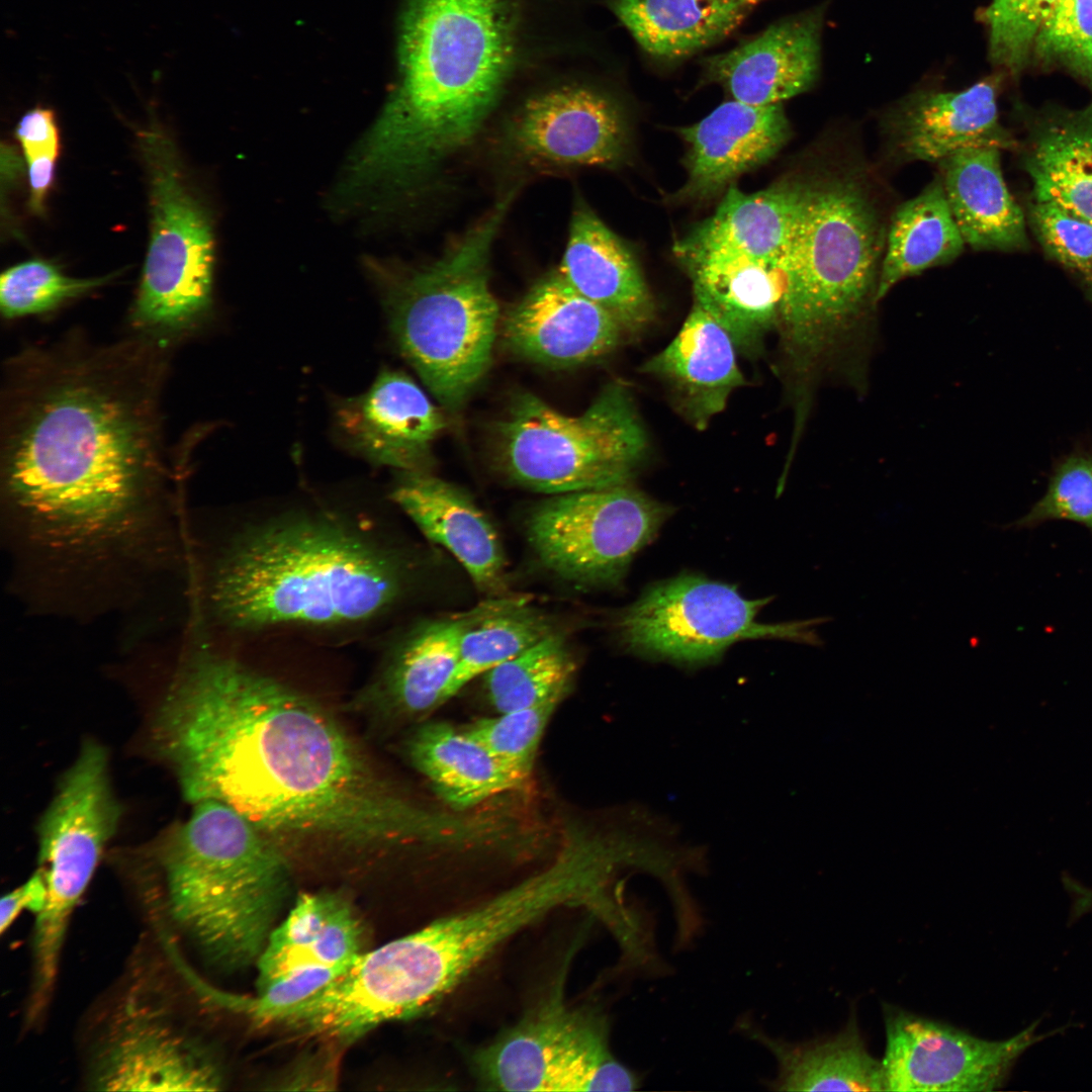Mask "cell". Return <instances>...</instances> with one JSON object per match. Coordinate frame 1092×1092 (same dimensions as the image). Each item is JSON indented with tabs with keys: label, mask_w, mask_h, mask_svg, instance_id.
<instances>
[{
	"label": "cell",
	"mask_w": 1092,
	"mask_h": 1092,
	"mask_svg": "<svg viewBox=\"0 0 1092 1092\" xmlns=\"http://www.w3.org/2000/svg\"><path fill=\"white\" fill-rule=\"evenodd\" d=\"M152 739L186 801L221 802L267 836L381 848L452 833L451 818L398 793L316 701L231 658L186 665Z\"/></svg>",
	"instance_id": "1"
},
{
	"label": "cell",
	"mask_w": 1092,
	"mask_h": 1092,
	"mask_svg": "<svg viewBox=\"0 0 1092 1092\" xmlns=\"http://www.w3.org/2000/svg\"><path fill=\"white\" fill-rule=\"evenodd\" d=\"M169 347L142 334L107 345L72 334L5 364L3 494L43 539L75 549L124 537L157 496Z\"/></svg>",
	"instance_id": "2"
},
{
	"label": "cell",
	"mask_w": 1092,
	"mask_h": 1092,
	"mask_svg": "<svg viewBox=\"0 0 1092 1092\" xmlns=\"http://www.w3.org/2000/svg\"><path fill=\"white\" fill-rule=\"evenodd\" d=\"M511 0H408L399 81L353 155L355 189H404L465 148L493 109L515 59Z\"/></svg>",
	"instance_id": "3"
},
{
	"label": "cell",
	"mask_w": 1092,
	"mask_h": 1092,
	"mask_svg": "<svg viewBox=\"0 0 1092 1092\" xmlns=\"http://www.w3.org/2000/svg\"><path fill=\"white\" fill-rule=\"evenodd\" d=\"M887 231L857 169L810 178L802 217L781 261L777 327L797 408H810L825 377L863 388Z\"/></svg>",
	"instance_id": "4"
},
{
	"label": "cell",
	"mask_w": 1092,
	"mask_h": 1092,
	"mask_svg": "<svg viewBox=\"0 0 1092 1092\" xmlns=\"http://www.w3.org/2000/svg\"><path fill=\"white\" fill-rule=\"evenodd\" d=\"M410 558L343 516L282 515L233 540L214 570L210 602L237 631L362 625L412 590Z\"/></svg>",
	"instance_id": "5"
},
{
	"label": "cell",
	"mask_w": 1092,
	"mask_h": 1092,
	"mask_svg": "<svg viewBox=\"0 0 1092 1092\" xmlns=\"http://www.w3.org/2000/svg\"><path fill=\"white\" fill-rule=\"evenodd\" d=\"M158 870L150 909L160 933L222 968L258 960L289 883L266 834L228 805L201 801L164 842Z\"/></svg>",
	"instance_id": "6"
},
{
	"label": "cell",
	"mask_w": 1092,
	"mask_h": 1092,
	"mask_svg": "<svg viewBox=\"0 0 1092 1092\" xmlns=\"http://www.w3.org/2000/svg\"><path fill=\"white\" fill-rule=\"evenodd\" d=\"M512 197L499 200L390 299V325L402 355L449 410L464 402L490 365L499 313L489 286V259Z\"/></svg>",
	"instance_id": "7"
},
{
	"label": "cell",
	"mask_w": 1092,
	"mask_h": 1092,
	"mask_svg": "<svg viewBox=\"0 0 1092 1092\" xmlns=\"http://www.w3.org/2000/svg\"><path fill=\"white\" fill-rule=\"evenodd\" d=\"M648 447L633 397L621 383L609 384L574 417L521 394L497 427L504 474L551 495L631 483Z\"/></svg>",
	"instance_id": "8"
},
{
	"label": "cell",
	"mask_w": 1092,
	"mask_h": 1092,
	"mask_svg": "<svg viewBox=\"0 0 1092 1092\" xmlns=\"http://www.w3.org/2000/svg\"><path fill=\"white\" fill-rule=\"evenodd\" d=\"M162 971L138 966L96 1016L86 1083L103 1091H216L215 1052L187 1022L182 991ZM186 1001V1000H185Z\"/></svg>",
	"instance_id": "9"
},
{
	"label": "cell",
	"mask_w": 1092,
	"mask_h": 1092,
	"mask_svg": "<svg viewBox=\"0 0 1092 1092\" xmlns=\"http://www.w3.org/2000/svg\"><path fill=\"white\" fill-rule=\"evenodd\" d=\"M139 142L148 175L151 234L130 324L138 334L171 344L194 332L209 309L213 237L170 135L151 122Z\"/></svg>",
	"instance_id": "10"
},
{
	"label": "cell",
	"mask_w": 1092,
	"mask_h": 1092,
	"mask_svg": "<svg viewBox=\"0 0 1092 1092\" xmlns=\"http://www.w3.org/2000/svg\"><path fill=\"white\" fill-rule=\"evenodd\" d=\"M121 811L110 784L105 748L85 741L37 829L38 868L48 888L31 937V981L39 989L57 983L70 919L116 831Z\"/></svg>",
	"instance_id": "11"
},
{
	"label": "cell",
	"mask_w": 1092,
	"mask_h": 1092,
	"mask_svg": "<svg viewBox=\"0 0 1092 1092\" xmlns=\"http://www.w3.org/2000/svg\"><path fill=\"white\" fill-rule=\"evenodd\" d=\"M555 983L512 1027L474 1056L480 1084L498 1091H633L641 1076L610 1046L608 1018L599 1008L574 1006Z\"/></svg>",
	"instance_id": "12"
},
{
	"label": "cell",
	"mask_w": 1092,
	"mask_h": 1092,
	"mask_svg": "<svg viewBox=\"0 0 1092 1092\" xmlns=\"http://www.w3.org/2000/svg\"><path fill=\"white\" fill-rule=\"evenodd\" d=\"M670 507L631 483L554 494L526 519L539 563L573 586L620 584L631 561L670 516Z\"/></svg>",
	"instance_id": "13"
},
{
	"label": "cell",
	"mask_w": 1092,
	"mask_h": 1092,
	"mask_svg": "<svg viewBox=\"0 0 1092 1092\" xmlns=\"http://www.w3.org/2000/svg\"><path fill=\"white\" fill-rule=\"evenodd\" d=\"M767 603L748 600L728 583L681 574L645 590L617 616L615 628L630 651L686 663L711 661L744 639L823 644L810 627L832 618L761 624L756 616Z\"/></svg>",
	"instance_id": "14"
},
{
	"label": "cell",
	"mask_w": 1092,
	"mask_h": 1092,
	"mask_svg": "<svg viewBox=\"0 0 1092 1092\" xmlns=\"http://www.w3.org/2000/svg\"><path fill=\"white\" fill-rule=\"evenodd\" d=\"M886 1091H993L1017 1059L1042 1038L1033 1023L1001 1040L883 1004Z\"/></svg>",
	"instance_id": "15"
},
{
	"label": "cell",
	"mask_w": 1092,
	"mask_h": 1092,
	"mask_svg": "<svg viewBox=\"0 0 1092 1092\" xmlns=\"http://www.w3.org/2000/svg\"><path fill=\"white\" fill-rule=\"evenodd\" d=\"M510 148L532 164L613 167L629 153L622 106L595 85L570 82L526 99L507 129Z\"/></svg>",
	"instance_id": "16"
},
{
	"label": "cell",
	"mask_w": 1092,
	"mask_h": 1092,
	"mask_svg": "<svg viewBox=\"0 0 1092 1092\" xmlns=\"http://www.w3.org/2000/svg\"><path fill=\"white\" fill-rule=\"evenodd\" d=\"M826 7L784 17L733 49L701 60V85L717 84L730 99L766 106L802 94L820 73Z\"/></svg>",
	"instance_id": "17"
},
{
	"label": "cell",
	"mask_w": 1092,
	"mask_h": 1092,
	"mask_svg": "<svg viewBox=\"0 0 1092 1092\" xmlns=\"http://www.w3.org/2000/svg\"><path fill=\"white\" fill-rule=\"evenodd\" d=\"M1000 82L996 75L964 90L921 89L899 100L884 121L894 154L904 161L939 163L970 148H1018L999 121Z\"/></svg>",
	"instance_id": "18"
},
{
	"label": "cell",
	"mask_w": 1092,
	"mask_h": 1092,
	"mask_svg": "<svg viewBox=\"0 0 1092 1092\" xmlns=\"http://www.w3.org/2000/svg\"><path fill=\"white\" fill-rule=\"evenodd\" d=\"M677 132L686 146L687 179L671 200L701 202L771 160L789 141L791 126L783 103L757 106L729 99Z\"/></svg>",
	"instance_id": "19"
},
{
	"label": "cell",
	"mask_w": 1092,
	"mask_h": 1092,
	"mask_svg": "<svg viewBox=\"0 0 1092 1092\" xmlns=\"http://www.w3.org/2000/svg\"><path fill=\"white\" fill-rule=\"evenodd\" d=\"M503 331L515 353L553 366L595 360L626 337L609 311L578 293L559 272L533 285L508 312Z\"/></svg>",
	"instance_id": "20"
},
{
	"label": "cell",
	"mask_w": 1092,
	"mask_h": 1092,
	"mask_svg": "<svg viewBox=\"0 0 1092 1092\" xmlns=\"http://www.w3.org/2000/svg\"><path fill=\"white\" fill-rule=\"evenodd\" d=\"M336 416L357 452L399 471H429L431 445L445 426L423 389L392 370L382 371L363 394L341 401Z\"/></svg>",
	"instance_id": "21"
},
{
	"label": "cell",
	"mask_w": 1092,
	"mask_h": 1092,
	"mask_svg": "<svg viewBox=\"0 0 1092 1092\" xmlns=\"http://www.w3.org/2000/svg\"><path fill=\"white\" fill-rule=\"evenodd\" d=\"M389 497L429 541L459 561L479 592L489 598L505 596L503 543L490 519L466 491L430 471H399Z\"/></svg>",
	"instance_id": "22"
},
{
	"label": "cell",
	"mask_w": 1092,
	"mask_h": 1092,
	"mask_svg": "<svg viewBox=\"0 0 1092 1092\" xmlns=\"http://www.w3.org/2000/svg\"><path fill=\"white\" fill-rule=\"evenodd\" d=\"M810 178H784L753 193L732 184L715 212L675 243V257L727 254L781 264L802 217Z\"/></svg>",
	"instance_id": "23"
},
{
	"label": "cell",
	"mask_w": 1092,
	"mask_h": 1092,
	"mask_svg": "<svg viewBox=\"0 0 1092 1092\" xmlns=\"http://www.w3.org/2000/svg\"><path fill=\"white\" fill-rule=\"evenodd\" d=\"M464 613L416 624L357 699L378 719L426 714L456 694Z\"/></svg>",
	"instance_id": "24"
},
{
	"label": "cell",
	"mask_w": 1092,
	"mask_h": 1092,
	"mask_svg": "<svg viewBox=\"0 0 1092 1092\" xmlns=\"http://www.w3.org/2000/svg\"><path fill=\"white\" fill-rule=\"evenodd\" d=\"M736 351L729 333L694 302L676 336L640 370L662 381L680 416L705 430L745 382Z\"/></svg>",
	"instance_id": "25"
},
{
	"label": "cell",
	"mask_w": 1092,
	"mask_h": 1092,
	"mask_svg": "<svg viewBox=\"0 0 1092 1092\" xmlns=\"http://www.w3.org/2000/svg\"><path fill=\"white\" fill-rule=\"evenodd\" d=\"M559 274L581 295L601 305L626 337L642 332L655 303L628 246L589 208H575Z\"/></svg>",
	"instance_id": "26"
},
{
	"label": "cell",
	"mask_w": 1092,
	"mask_h": 1092,
	"mask_svg": "<svg viewBox=\"0 0 1092 1092\" xmlns=\"http://www.w3.org/2000/svg\"><path fill=\"white\" fill-rule=\"evenodd\" d=\"M692 281L694 302L729 333L737 351L757 355L777 330L784 289L780 263L705 254L678 260Z\"/></svg>",
	"instance_id": "27"
},
{
	"label": "cell",
	"mask_w": 1092,
	"mask_h": 1092,
	"mask_svg": "<svg viewBox=\"0 0 1092 1092\" xmlns=\"http://www.w3.org/2000/svg\"><path fill=\"white\" fill-rule=\"evenodd\" d=\"M736 1027L776 1060L771 1090L886 1091L882 1060L869 1052L854 1010L837 1033L801 1042L775 1037L746 1016Z\"/></svg>",
	"instance_id": "28"
},
{
	"label": "cell",
	"mask_w": 1092,
	"mask_h": 1092,
	"mask_svg": "<svg viewBox=\"0 0 1092 1092\" xmlns=\"http://www.w3.org/2000/svg\"><path fill=\"white\" fill-rule=\"evenodd\" d=\"M1018 147L1033 200L1056 203L1092 221V101L1079 109L1037 111L1027 119Z\"/></svg>",
	"instance_id": "29"
},
{
	"label": "cell",
	"mask_w": 1092,
	"mask_h": 1092,
	"mask_svg": "<svg viewBox=\"0 0 1092 1092\" xmlns=\"http://www.w3.org/2000/svg\"><path fill=\"white\" fill-rule=\"evenodd\" d=\"M363 945V923L348 899L334 892L303 893L257 960L258 989L297 971L348 964Z\"/></svg>",
	"instance_id": "30"
},
{
	"label": "cell",
	"mask_w": 1092,
	"mask_h": 1092,
	"mask_svg": "<svg viewBox=\"0 0 1092 1092\" xmlns=\"http://www.w3.org/2000/svg\"><path fill=\"white\" fill-rule=\"evenodd\" d=\"M1000 154L994 147L970 148L938 163L954 221L975 250L1010 252L1028 245L1025 217L1005 183Z\"/></svg>",
	"instance_id": "31"
},
{
	"label": "cell",
	"mask_w": 1092,
	"mask_h": 1092,
	"mask_svg": "<svg viewBox=\"0 0 1092 1092\" xmlns=\"http://www.w3.org/2000/svg\"><path fill=\"white\" fill-rule=\"evenodd\" d=\"M766 0H608L650 59L685 61L734 32Z\"/></svg>",
	"instance_id": "32"
},
{
	"label": "cell",
	"mask_w": 1092,
	"mask_h": 1092,
	"mask_svg": "<svg viewBox=\"0 0 1092 1092\" xmlns=\"http://www.w3.org/2000/svg\"><path fill=\"white\" fill-rule=\"evenodd\" d=\"M406 752L436 792L458 808L518 789L526 781L466 730L458 731L445 723L420 727L410 738Z\"/></svg>",
	"instance_id": "33"
},
{
	"label": "cell",
	"mask_w": 1092,
	"mask_h": 1092,
	"mask_svg": "<svg viewBox=\"0 0 1092 1092\" xmlns=\"http://www.w3.org/2000/svg\"><path fill=\"white\" fill-rule=\"evenodd\" d=\"M965 245L938 175L917 196L899 205L890 218L878 301L901 280L950 263Z\"/></svg>",
	"instance_id": "34"
},
{
	"label": "cell",
	"mask_w": 1092,
	"mask_h": 1092,
	"mask_svg": "<svg viewBox=\"0 0 1092 1092\" xmlns=\"http://www.w3.org/2000/svg\"><path fill=\"white\" fill-rule=\"evenodd\" d=\"M558 630L524 598H489L464 612L456 693L474 677L512 659Z\"/></svg>",
	"instance_id": "35"
},
{
	"label": "cell",
	"mask_w": 1092,
	"mask_h": 1092,
	"mask_svg": "<svg viewBox=\"0 0 1092 1092\" xmlns=\"http://www.w3.org/2000/svg\"><path fill=\"white\" fill-rule=\"evenodd\" d=\"M575 668L571 646L565 634L556 630L518 656L485 672L486 696L499 714L561 699Z\"/></svg>",
	"instance_id": "36"
},
{
	"label": "cell",
	"mask_w": 1092,
	"mask_h": 1092,
	"mask_svg": "<svg viewBox=\"0 0 1092 1092\" xmlns=\"http://www.w3.org/2000/svg\"><path fill=\"white\" fill-rule=\"evenodd\" d=\"M111 278H75L49 261H24L1 274L0 310L7 320L49 312L103 286Z\"/></svg>",
	"instance_id": "37"
},
{
	"label": "cell",
	"mask_w": 1092,
	"mask_h": 1092,
	"mask_svg": "<svg viewBox=\"0 0 1092 1092\" xmlns=\"http://www.w3.org/2000/svg\"><path fill=\"white\" fill-rule=\"evenodd\" d=\"M1031 60L1061 68L1092 89V0H1057L1036 34Z\"/></svg>",
	"instance_id": "38"
},
{
	"label": "cell",
	"mask_w": 1092,
	"mask_h": 1092,
	"mask_svg": "<svg viewBox=\"0 0 1092 1092\" xmlns=\"http://www.w3.org/2000/svg\"><path fill=\"white\" fill-rule=\"evenodd\" d=\"M350 963L288 974L259 988L256 996H242L217 989L198 974L193 976L192 981L198 993L212 1007L242 1014L257 1022L277 1023L288 1009L324 988Z\"/></svg>",
	"instance_id": "39"
},
{
	"label": "cell",
	"mask_w": 1092,
	"mask_h": 1092,
	"mask_svg": "<svg viewBox=\"0 0 1092 1092\" xmlns=\"http://www.w3.org/2000/svg\"><path fill=\"white\" fill-rule=\"evenodd\" d=\"M1057 0H991L981 19L988 34L991 63L1012 76L1031 61L1040 25Z\"/></svg>",
	"instance_id": "40"
},
{
	"label": "cell",
	"mask_w": 1092,
	"mask_h": 1092,
	"mask_svg": "<svg viewBox=\"0 0 1092 1092\" xmlns=\"http://www.w3.org/2000/svg\"><path fill=\"white\" fill-rule=\"evenodd\" d=\"M561 699L482 719L466 731L502 763L527 780L544 729Z\"/></svg>",
	"instance_id": "41"
},
{
	"label": "cell",
	"mask_w": 1092,
	"mask_h": 1092,
	"mask_svg": "<svg viewBox=\"0 0 1092 1092\" xmlns=\"http://www.w3.org/2000/svg\"><path fill=\"white\" fill-rule=\"evenodd\" d=\"M1028 222L1045 253L1063 266L1089 278L1092 275V221L1062 206L1035 201Z\"/></svg>",
	"instance_id": "42"
},
{
	"label": "cell",
	"mask_w": 1092,
	"mask_h": 1092,
	"mask_svg": "<svg viewBox=\"0 0 1092 1092\" xmlns=\"http://www.w3.org/2000/svg\"><path fill=\"white\" fill-rule=\"evenodd\" d=\"M1048 519H1066L1092 529V460L1074 456L1054 474L1045 495L1019 525H1031Z\"/></svg>",
	"instance_id": "43"
},
{
	"label": "cell",
	"mask_w": 1092,
	"mask_h": 1092,
	"mask_svg": "<svg viewBox=\"0 0 1092 1092\" xmlns=\"http://www.w3.org/2000/svg\"><path fill=\"white\" fill-rule=\"evenodd\" d=\"M15 134L24 159L40 155L59 156V130L51 108L35 106L25 112L16 125Z\"/></svg>",
	"instance_id": "44"
},
{
	"label": "cell",
	"mask_w": 1092,
	"mask_h": 1092,
	"mask_svg": "<svg viewBox=\"0 0 1092 1092\" xmlns=\"http://www.w3.org/2000/svg\"><path fill=\"white\" fill-rule=\"evenodd\" d=\"M48 896L47 881L42 869L38 868L23 884L4 895L0 903V932L5 933L23 910L35 915L46 905Z\"/></svg>",
	"instance_id": "45"
},
{
	"label": "cell",
	"mask_w": 1092,
	"mask_h": 1092,
	"mask_svg": "<svg viewBox=\"0 0 1092 1092\" xmlns=\"http://www.w3.org/2000/svg\"><path fill=\"white\" fill-rule=\"evenodd\" d=\"M58 156L40 155L25 159L30 189L31 211L40 214L47 194L53 184Z\"/></svg>",
	"instance_id": "46"
},
{
	"label": "cell",
	"mask_w": 1092,
	"mask_h": 1092,
	"mask_svg": "<svg viewBox=\"0 0 1092 1092\" xmlns=\"http://www.w3.org/2000/svg\"><path fill=\"white\" fill-rule=\"evenodd\" d=\"M1086 281L1089 283L1090 287L1092 288V275L1089 278H1087Z\"/></svg>",
	"instance_id": "47"
}]
</instances>
